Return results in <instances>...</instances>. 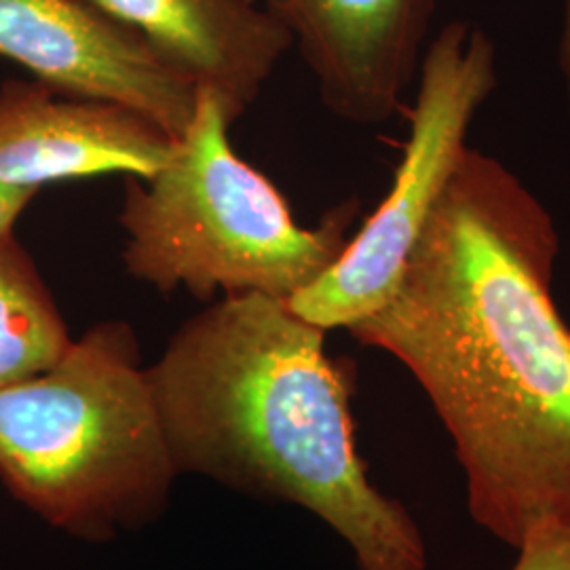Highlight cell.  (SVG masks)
Returning <instances> with one entry per match:
<instances>
[{
  "label": "cell",
  "mask_w": 570,
  "mask_h": 570,
  "mask_svg": "<svg viewBox=\"0 0 570 570\" xmlns=\"http://www.w3.org/2000/svg\"><path fill=\"white\" fill-rule=\"evenodd\" d=\"M292 39L336 117L391 119L419 75L438 0H258Z\"/></svg>",
  "instance_id": "7"
},
{
  "label": "cell",
  "mask_w": 570,
  "mask_h": 570,
  "mask_svg": "<svg viewBox=\"0 0 570 570\" xmlns=\"http://www.w3.org/2000/svg\"><path fill=\"white\" fill-rule=\"evenodd\" d=\"M180 475L134 330L104 322L0 389V480L53 529L104 541L157 520Z\"/></svg>",
  "instance_id": "3"
},
{
  "label": "cell",
  "mask_w": 570,
  "mask_h": 570,
  "mask_svg": "<svg viewBox=\"0 0 570 570\" xmlns=\"http://www.w3.org/2000/svg\"><path fill=\"white\" fill-rule=\"evenodd\" d=\"M0 58L56 91L121 104L180 140L197 82L94 0H0Z\"/></svg>",
  "instance_id": "6"
},
{
  "label": "cell",
  "mask_w": 570,
  "mask_h": 570,
  "mask_svg": "<svg viewBox=\"0 0 570 570\" xmlns=\"http://www.w3.org/2000/svg\"><path fill=\"white\" fill-rule=\"evenodd\" d=\"M146 372L180 473L311 511L357 570H428L419 524L357 454L351 389L327 357L326 330L279 298L225 296Z\"/></svg>",
  "instance_id": "2"
},
{
  "label": "cell",
  "mask_w": 570,
  "mask_h": 570,
  "mask_svg": "<svg viewBox=\"0 0 570 570\" xmlns=\"http://www.w3.org/2000/svg\"><path fill=\"white\" fill-rule=\"evenodd\" d=\"M140 35L197 87L212 91L230 122L263 94L292 39L258 0H94Z\"/></svg>",
  "instance_id": "9"
},
{
  "label": "cell",
  "mask_w": 570,
  "mask_h": 570,
  "mask_svg": "<svg viewBox=\"0 0 570 570\" xmlns=\"http://www.w3.org/2000/svg\"><path fill=\"white\" fill-rule=\"evenodd\" d=\"M494 87L489 35L469 21L446 23L423 53L410 138L385 202L353 233L336 265L285 301L294 315L326 332L351 330L387 303Z\"/></svg>",
  "instance_id": "5"
},
{
  "label": "cell",
  "mask_w": 570,
  "mask_h": 570,
  "mask_svg": "<svg viewBox=\"0 0 570 570\" xmlns=\"http://www.w3.org/2000/svg\"><path fill=\"white\" fill-rule=\"evenodd\" d=\"M228 127L223 104L199 87L195 117L164 169L127 176L122 265L164 294L289 301L345 254L357 202L330 209L315 228L296 225L284 195L235 153Z\"/></svg>",
  "instance_id": "4"
},
{
  "label": "cell",
  "mask_w": 570,
  "mask_h": 570,
  "mask_svg": "<svg viewBox=\"0 0 570 570\" xmlns=\"http://www.w3.org/2000/svg\"><path fill=\"white\" fill-rule=\"evenodd\" d=\"M70 343L35 261L13 233L0 237V389L53 366Z\"/></svg>",
  "instance_id": "10"
},
{
  "label": "cell",
  "mask_w": 570,
  "mask_h": 570,
  "mask_svg": "<svg viewBox=\"0 0 570 570\" xmlns=\"http://www.w3.org/2000/svg\"><path fill=\"white\" fill-rule=\"evenodd\" d=\"M39 190L32 188H18L0 184V237L13 233V225L18 223L23 209L37 197Z\"/></svg>",
  "instance_id": "12"
},
{
  "label": "cell",
  "mask_w": 570,
  "mask_h": 570,
  "mask_svg": "<svg viewBox=\"0 0 570 570\" xmlns=\"http://www.w3.org/2000/svg\"><path fill=\"white\" fill-rule=\"evenodd\" d=\"M560 237L518 176L465 148L391 298L348 334L428 393L480 529L520 550L570 532V327Z\"/></svg>",
  "instance_id": "1"
},
{
  "label": "cell",
  "mask_w": 570,
  "mask_h": 570,
  "mask_svg": "<svg viewBox=\"0 0 570 570\" xmlns=\"http://www.w3.org/2000/svg\"><path fill=\"white\" fill-rule=\"evenodd\" d=\"M558 61H560V72H562V79H564V89H567V102H569L570 115V0H564V20H562V35H560Z\"/></svg>",
  "instance_id": "13"
},
{
  "label": "cell",
  "mask_w": 570,
  "mask_h": 570,
  "mask_svg": "<svg viewBox=\"0 0 570 570\" xmlns=\"http://www.w3.org/2000/svg\"><path fill=\"white\" fill-rule=\"evenodd\" d=\"M511 570H570V532L522 546Z\"/></svg>",
  "instance_id": "11"
},
{
  "label": "cell",
  "mask_w": 570,
  "mask_h": 570,
  "mask_svg": "<svg viewBox=\"0 0 570 570\" xmlns=\"http://www.w3.org/2000/svg\"><path fill=\"white\" fill-rule=\"evenodd\" d=\"M176 140L121 104L72 98L37 81L0 85V184H45L108 174L150 178Z\"/></svg>",
  "instance_id": "8"
}]
</instances>
